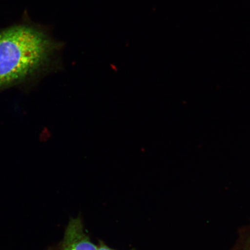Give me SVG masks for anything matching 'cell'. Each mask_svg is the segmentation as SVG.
Here are the masks:
<instances>
[{
    "mask_svg": "<svg viewBox=\"0 0 250 250\" xmlns=\"http://www.w3.org/2000/svg\"><path fill=\"white\" fill-rule=\"evenodd\" d=\"M50 250H98V247L91 242L78 217L71 219L62 241Z\"/></svg>",
    "mask_w": 250,
    "mask_h": 250,
    "instance_id": "2",
    "label": "cell"
},
{
    "mask_svg": "<svg viewBox=\"0 0 250 250\" xmlns=\"http://www.w3.org/2000/svg\"><path fill=\"white\" fill-rule=\"evenodd\" d=\"M98 247V250H115L114 249L109 248V247L104 245L103 243H101V245Z\"/></svg>",
    "mask_w": 250,
    "mask_h": 250,
    "instance_id": "4",
    "label": "cell"
},
{
    "mask_svg": "<svg viewBox=\"0 0 250 250\" xmlns=\"http://www.w3.org/2000/svg\"><path fill=\"white\" fill-rule=\"evenodd\" d=\"M64 42L27 18L0 27V92L61 70Z\"/></svg>",
    "mask_w": 250,
    "mask_h": 250,
    "instance_id": "1",
    "label": "cell"
},
{
    "mask_svg": "<svg viewBox=\"0 0 250 250\" xmlns=\"http://www.w3.org/2000/svg\"><path fill=\"white\" fill-rule=\"evenodd\" d=\"M234 250H250V225L241 232Z\"/></svg>",
    "mask_w": 250,
    "mask_h": 250,
    "instance_id": "3",
    "label": "cell"
}]
</instances>
